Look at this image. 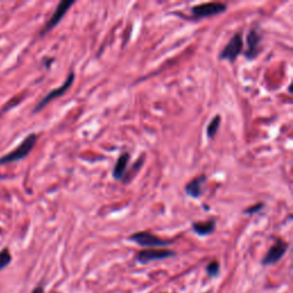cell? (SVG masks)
<instances>
[{
  "mask_svg": "<svg viewBox=\"0 0 293 293\" xmlns=\"http://www.w3.org/2000/svg\"><path fill=\"white\" fill-rule=\"evenodd\" d=\"M221 124V116L220 115H217L212 118V120L210 121L209 125H207L206 128V135L209 139H214V136L217 135V133L219 131V127H220Z\"/></svg>",
  "mask_w": 293,
  "mask_h": 293,
  "instance_id": "cell-13",
  "label": "cell"
},
{
  "mask_svg": "<svg viewBox=\"0 0 293 293\" xmlns=\"http://www.w3.org/2000/svg\"><path fill=\"white\" fill-rule=\"evenodd\" d=\"M227 10V5L224 2H205L196 5L191 8V13L196 18H206L219 15Z\"/></svg>",
  "mask_w": 293,
  "mask_h": 293,
  "instance_id": "cell-6",
  "label": "cell"
},
{
  "mask_svg": "<svg viewBox=\"0 0 293 293\" xmlns=\"http://www.w3.org/2000/svg\"><path fill=\"white\" fill-rule=\"evenodd\" d=\"M37 139H38V136H37L36 133L29 134L27 138L18 144L16 149H14L10 153L0 157V165L10 164V163H15L24 159L33 150V148H35L37 143Z\"/></svg>",
  "mask_w": 293,
  "mask_h": 293,
  "instance_id": "cell-1",
  "label": "cell"
},
{
  "mask_svg": "<svg viewBox=\"0 0 293 293\" xmlns=\"http://www.w3.org/2000/svg\"><path fill=\"white\" fill-rule=\"evenodd\" d=\"M75 72H70L68 77H66V79L64 80V83H63L60 87L55 88V90H52L50 93L46 96H44L42 99V101H39L38 105L35 107V110H33V113H39L40 110L43 108H45V107L50 103L51 101H53V100L60 98L63 94H65L66 91L69 90L70 87L72 86L73 81H75Z\"/></svg>",
  "mask_w": 293,
  "mask_h": 293,
  "instance_id": "cell-5",
  "label": "cell"
},
{
  "mask_svg": "<svg viewBox=\"0 0 293 293\" xmlns=\"http://www.w3.org/2000/svg\"><path fill=\"white\" fill-rule=\"evenodd\" d=\"M129 240L143 247H163L172 244V240L163 239L161 237L153 235L149 232H139L133 234L132 236H129Z\"/></svg>",
  "mask_w": 293,
  "mask_h": 293,
  "instance_id": "cell-4",
  "label": "cell"
},
{
  "mask_svg": "<svg viewBox=\"0 0 293 293\" xmlns=\"http://www.w3.org/2000/svg\"><path fill=\"white\" fill-rule=\"evenodd\" d=\"M176 253L170 250H153V248H147V250L140 251L136 254V260L140 263H148L154 260H163V259H168L171 257H174Z\"/></svg>",
  "mask_w": 293,
  "mask_h": 293,
  "instance_id": "cell-9",
  "label": "cell"
},
{
  "mask_svg": "<svg viewBox=\"0 0 293 293\" xmlns=\"http://www.w3.org/2000/svg\"><path fill=\"white\" fill-rule=\"evenodd\" d=\"M216 226H217L216 219H209L207 221L192 222L191 228L198 236H207L214 232Z\"/></svg>",
  "mask_w": 293,
  "mask_h": 293,
  "instance_id": "cell-12",
  "label": "cell"
},
{
  "mask_svg": "<svg viewBox=\"0 0 293 293\" xmlns=\"http://www.w3.org/2000/svg\"><path fill=\"white\" fill-rule=\"evenodd\" d=\"M129 158H131V156L128 153H123L118 157L113 171V176L115 180H123L125 173L127 172Z\"/></svg>",
  "mask_w": 293,
  "mask_h": 293,
  "instance_id": "cell-11",
  "label": "cell"
},
{
  "mask_svg": "<svg viewBox=\"0 0 293 293\" xmlns=\"http://www.w3.org/2000/svg\"><path fill=\"white\" fill-rule=\"evenodd\" d=\"M206 182V176L204 174H199L198 176L194 177V179L189 181V182L185 184L184 191L189 197L192 198H198L201 197L203 194V187Z\"/></svg>",
  "mask_w": 293,
  "mask_h": 293,
  "instance_id": "cell-10",
  "label": "cell"
},
{
  "mask_svg": "<svg viewBox=\"0 0 293 293\" xmlns=\"http://www.w3.org/2000/svg\"><path fill=\"white\" fill-rule=\"evenodd\" d=\"M244 42H243V35L242 32H236L235 35L232 37V39L226 44L224 50L219 54V59L220 60L229 61V62H235L237 58L239 57L240 53L243 52Z\"/></svg>",
  "mask_w": 293,
  "mask_h": 293,
  "instance_id": "cell-3",
  "label": "cell"
},
{
  "mask_svg": "<svg viewBox=\"0 0 293 293\" xmlns=\"http://www.w3.org/2000/svg\"><path fill=\"white\" fill-rule=\"evenodd\" d=\"M288 248H289V244L285 242V240L281 238H276L275 243L273 244L272 247L269 248L268 252H267V254L265 255V258H263L262 265L270 266L278 262L282 258L284 257V254L287 253Z\"/></svg>",
  "mask_w": 293,
  "mask_h": 293,
  "instance_id": "cell-8",
  "label": "cell"
},
{
  "mask_svg": "<svg viewBox=\"0 0 293 293\" xmlns=\"http://www.w3.org/2000/svg\"><path fill=\"white\" fill-rule=\"evenodd\" d=\"M75 1L73 0H62V1L59 3L57 8H55L54 13L52 14V16L50 17V20L46 22V24L44 25L43 30L40 31V36H44L46 35V33L50 32L51 30H53V29L57 27V25L60 23L61 20L66 13H68V10L70 9V7H71Z\"/></svg>",
  "mask_w": 293,
  "mask_h": 293,
  "instance_id": "cell-7",
  "label": "cell"
},
{
  "mask_svg": "<svg viewBox=\"0 0 293 293\" xmlns=\"http://www.w3.org/2000/svg\"><path fill=\"white\" fill-rule=\"evenodd\" d=\"M12 262V254L7 247L0 251V270L5 269Z\"/></svg>",
  "mask_w": 293,
  "mask_h": 293,
  "instance_id": "cell-15",
  "label": "cell"
},
{
  "mask_svg": "<svg viewBox=\"0 0 293 293\" xmlns=\"http://www.w3.org/2000/svg\"><path fill=\"white\" fill-rule=\"evenodd\" d=\"M143 162H144V157L142 156V157H140V159L139 161H136L134 164L132 165V168L129 169L127 172L125 173V176H124V177H123V181L125 183H127V182H129V181H131L133 177H134V176L135 174H138V172H139V170L142 168V165H143Z\"/></svg>",
  "mask_w": 293,
  "mask_h": 293,
  "instance_id": "cell-14",
  "label": "cell"
},
{
  "mask_svg": "<svg viewBox=\"0 0 293 293\" xmlns=\"http://www.w3.org/2000/svg\"><path fill=\"white\" fill-rule=\"evenodd\" d=\"M32 293H44V289L42 287H38L32 291Z\"/></svg>",
  "mask_w": 293,
  "mask_h": 293,
  "instance_id": "cell-18",
  "label": "cell"
},
{
  "mask_svg": "<svg viewBox=\"0 0 293 293\" xmlns=\"http://www.w3.org/2000/svg\"><path fill=\"white\" fill-rule=\"evenodd\" d=\"M206 273L207 275L211 277H217L220 273V265L218 261H211L209 265L206 266Z\"/></svg>",
  "mask_w": 293,
  "mask_h": 293,
  "instance_id": "cell-16",
  "label": "cell"
},
{
  "mask_svg": "<svg viewBox=\"0 0 293 293\" xmlns=\"http://www.w3.org/2000/svg\"><path fill=\"white\" fill-rule=\"evenodd\" d=\"M263 207H265V204L263 203H258V204H254L253 206L251 207H247V209L244 211V213L245 214H254V213H258L259 211H261Z\"/></svg>",
  "mask_w": 293,
  "mask_h": 293,
  "instance_id": "cell-17",
  "label": "cell"
},
{
  "mask_svg": "<svg viewBox=\"0 0 293 293\" xmlns=\"http://www.w3.org/2000/svg\"><path fill=\"white\" fill-rule=\"evenodd\" d=\"M262 33L258 27H253L250 29L246 36V50L244 52V55L248 61L254 60L259 57V54L262 51Z\"/></svg>",
  "mask_w": 293,
  "mask_h": 293,
  "instance_id": "cell-2",
  "label": "cell"
}]
</instances>
